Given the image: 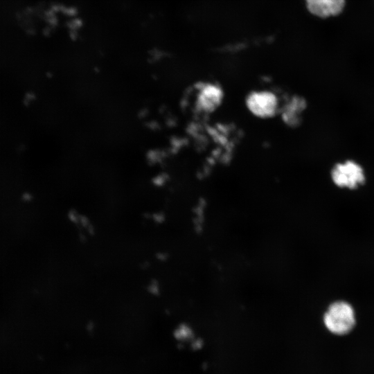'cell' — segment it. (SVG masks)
Returning a JSON list of instances; mask_svg holds the SVG:
<instances>
[{"mask_svg": "<svg viewBox=\"0 0 374 374\" xmlns=\"http://www.w3.org/2000/svg\"><path fill=\"white\" fill-rule=\"evenodd\" d=\"M323 323L332 334L344 335L350 332L355 325V315L353 307L345 301L332 303L325 312Z\"/></svg>", "mask_w": 374, "mask_h": 374, "instance_id": "1", "label": "cell"}, {"mask_svg": "<svg viewBox=\"0 0 374 374\" xmlns=\"http://www.w3.org/2000/svg\"><path fill=\"white\" fill-rule=\"evenodd\" d=\"M331 177L337 186L350 189L357 188L365 180L362 168L353 161L337 163L332 170Z\"/></svg>", "mask_w": 374, "mask_h": 374, "instance_id": "2", "label": "cell"}, {"mask_svg": "<svg viewBox=\"0 0 374 374\" xmlns=\"http://www.w3.org/2000/svg\"><path fill=\"white\" fill-rule=\"evenodd\" d=\"M246 105L254 116L262 118L274 116L278 109L276 96L268 91L250 93L247 97Z\"/></svg>", "mask_w": 374, "mask_h": 374, "instance_id": "3", "label": "cell"}, {"mask_svg": "<svg viewBox=\"0 0 374 374\" xmlns=\"http://www.w3.org/2000/svg\"><path fill=\"white\" fill-rule=\"evenodd\" d=\"M222 99L223 92L218 86L211 83L202 84L199 87L196 104L199 110L211 113L219 107Z\"/></svg>", "mask_w": 374, "mask_h": 374, "instance_id": "4", "label": "cell"}, {"mask_svg": "<svg viewBox=\"0 0 374 374\" xmlns=\"http://www.w3.org/2000/svg\"><path fill=\"white\" fill-rule=\"evenodd\" d=\"M308 10L320 17H328L339 14L345 5V0H305Z\"/></svg>", "mask_w": 374, "mask_h": 374, "instance_id": "5", "label": "cell"}, {"mask_svg": "<svg viewBox=\"0 0 374 374\" xmlns=\"http://www.w3.org/2000/svg\"><path fill=\"white\" fill-rule=\"evenodd\" d=\"M306 107V101L300 96H293L285 105L281 116L284 123L290 127L298 126L302 121V113Z\"/></svg>", "mask_w": 374, "mask_h": 374, "instance_id": "6", "label": "cell"}]
</instances>
